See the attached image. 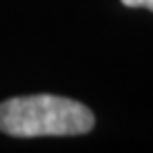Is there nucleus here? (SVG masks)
Here are the masks:
<instances>
[{
    "mask_svg": "<svg viewBox=\"0 0 153 153\" xmlns=\"http://www.w3.org/2000/svg\"><path fill=\"white\" fill-rule=\"evenodd\" d=\"M122 5L126 7H146L153 11V0H122Z\"/></svg>",
    "mask_w": 153,
    "mask_h": 153,
    "instance_id": "f03ea898",
    "label": "nucleus"
},
{
    "mask_svg": "<svg viewBox=\"0 0 153 153\" xmlns=\"http://www.w3.org/2000/svg\"><path fill=\"white\" fill-rule=\"evenodd\" d=\"M92 126L95 115L90 108L68 97L29 95L0 104V131L11 137L83 135Z\"/></svg>",
    "mask_w": 153,
    "mask_h": 153,
    "instance_id": "f257e3e1",
    "label": "nucleus"
}]
</instances>
